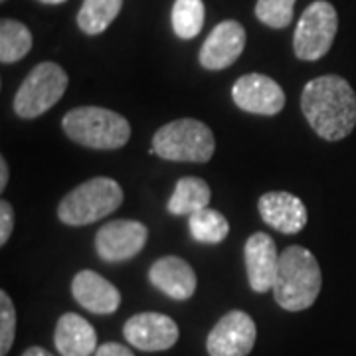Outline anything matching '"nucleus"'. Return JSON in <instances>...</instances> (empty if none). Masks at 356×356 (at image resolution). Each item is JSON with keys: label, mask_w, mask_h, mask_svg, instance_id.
Segmentation results:
<instances>
[{"label": "nucleus", "mask_w": 356, "mask_h": 356, "mask_svg": "<svg viewBox=\"0 0 356 356\" xmlns=\"http://www.w3.org/2000/svg\"><path fill=\"white\" fill-rule=\"evenodd\" d=\"M301 111L321 139H346L356 127L355 89L341 76L315 77L303 88Z\"/></svg>", "instance_id": "obj_1"}, {"label": "nucleus", "mask_w": 356, "mask_h": 356, "mask_svg": "<svg viewBox=\"0 0 356 356\" xmlns=\"http://www.w3.org/2000/svg\"><path fill=\"white\" fill-rule=\"evenodd\" d=\"M323 273L317 257L303 245H289L280 255V269L273 283L275 303L291 313L305 311L317 301Z\"/></svg>", "instance_id": "obj_2"}, {"label": "nucleus", "mask_w": 356, "mask_h": 356, "mask_svg": "<svg viewBox=\"0 0 356 356\" xmlns=\"http://www.w3.org/2000/svg\"><path fill=\"white\" fill-rule=\"evenodd\" d=\"M62 129L67 139L95 151H115L131 139V125L123 115L95 105L76 107L65 113Z\"/></svg>", "instance_id": "obj_3"}, {"label": "nucleus", "mask_w": 356, "mask_h": 356, "mask_svg": "<svg viewBox=\"0 0 356 356\" xmlns=\"http://www.w3.org/2000/svg\"><path fill=\"white\" fill-rule=\"evenodd\" d=\"M216 151L212 129L198 119H177L154 133L153 153L175 163H208Z\"/></svg>", "instance_id": "obj_4"}, {"label": "nucleus", "mask_w": 356, "mask_h": 356, "mask_svg": "<svg viewBox=\"0 0 356 356\" xmlns=\"http://www.w3.org/2000/svg\"><path fill=\"white\" fill-rule=\"evenodd\" d=\"M123 204V188L113 178L95 177L67 192L58 206V218L67 226H88L113 214Z\"/></svg>", "instance_id": "obj_5"}, {"label": "nucleus", "mask_w": 356, "mask_h": 356, "mask_svg": "<svg viewBox=\"0 0 356 356\" xmlns=\"http://www.w3.org/2000/svg\"><path fill=\"white\" fill-rule=\"evenodd\" d=\"M70 77L62 65L42 62L28 76L14 95V113L20 119H36L62 99Z\"/></svg>", "instance_id": "obj_6"}, {"label": "nucleus", "mask_w": 356, "mask_h": 356, "mask_svg": "<svg viewBox=\"0 0 356 356\" xmlns=\"http://www.w3.org/2000/svg\"><path fill=\"white\" fill-rule=\"evenodd\" d=\"M337 30H339V16L334 6L327 0H315L301 14L295 28V36H293L295 56L305 62L321 60L331 50Z\"/></svg>", "instance_id": "obj_7"}, {"label": "nucleus", "mask_w": 356, "mask_h": 356, "mask_svg": "<svg viewBox=\"0 0 356 356\" xmlns=\"http://www.w3.org/2000/svg\"><path fill=\"white\" fill-rule=\"evenodd\" d=\"M149 229L137 220H113L99 228L95 236V250L103 261H127L147 245Z\"/></svg>", "instance_id": "obj_8"}, {"label": "nucleus", "mask_w": 356, "mask_h": 356, "mask_svg": "<svg viewBox=\"0 0 356 356\" xmlns=\"http://www.w3.org/2000/svg\"><path fill=\"white\" fill-rule=\"evenodd\" d=\"M257 337L254 318L243 311H229L208 334L206 348L210 356H248Z\"/></svg>", "instance_id": "obj_9"}, {"label": "nucleus", "mask_w": 356, "mask_h": 356, "mask_svg": "<svg viewBox=\"0 0 356 356\" xmlns=\"http://www.w3.org/2000/svg\"><path fill=\"white\" fill-rule=\"evenodd\" d=\"M232 99L245 113L273 117L285 107V91L264 74H245L232 88Z\"/></svg>", "instance_id": "obj_10"}, {"label": "nucleus", "mask_w": 356, "mask_h": 356, "mask_svg": "<svg viewBox=\"0 0 356 356\" xmlns=\"http://www.w3.org/2000/svg\"><path fill=\"white\" fill-rule=\"evenodd\" d=\"M123 334L135 348L145 353H159L177 344L178 325L163 313H139L127 318Z\"/></svg>", "instance_id": "obj_11"}, {"label": "nucleus", "mask_w": 356, "mask_h": 356, "mask_svg": "<svg viewBox=\"0 0 356 356\" xmlns=\"http://www.w3.org/2000/svg\"><path fill=\"white\" fill-rule=\"evenodd\" d=\"M245 48V30L236 20H224L204 40L198 60L204 70L220 72L234 64Z\"/></svg>", "instance_id": "obj_12"}, {"label": "nucleus", "mask_w": 356, "mask_h": 356, "mask_svg": "<svg viewBox=\"0 0 356 356\" xmlns=\"http://www.w3.org/2000/svg\"><path fill=\"white\" fill-rule=\"evenodd\" d=\"M245 271L250 287L255 293H266L273 289V283L280 269V255L273 238L266 232H255L243 245Z\"/></svg>", "instance_id": "obj_13"}, {"label": "nucleus", "mask_w": 356, "mask_h": 356, "mask_svg": "<svg viewBox=\"0 0 356 356\" xmlns=\"http://www.w3.org/2000/svg\"><path fill=\"white\" fill-rule=\"evenodd\" d=\"M257 210L267 226L281 234H299L309 220L307 206L291 192H266L257 200Z\"/></svg>", "instance_id": "obj_14"}, {"label": "nucleus", "mask_w": 356, "mask_h": 356, "mask_svg": "<svg viewBox=\"0 0 356 356\" xmlns=\"http://www.w3.org/2000/svg\"><path fill=\"white\" fill-rule=\"evenodd\" d=\"M149 281L166 297L175 301H186L196 291V273L188 261L177 255L156 259L149 269Z\"/></svg>", "instance_id": "obj_15"}, {"label": "nucleus", "mask_w": 356, "mask_h": 356, "mask_svg": "<svg viewBox=\"0 0 356 356\" xmlns=\"http://www.w3.org/2000/svg\"><path fill=\"white\" fill-rule=\"evenodd\" d=\"M72 295L79 305L95 315H111L121 305V293L99 273L83 269L72 281Z\"/></svg>", "instance_id": "obj_16"}, {"label": "nucleus", "mask_w": 356, "mask_h": 356, "mask_svg": "<svg viewBox=\"0 0 356 356\" xmlns=\"http://www.w3.org/2000/svg\"><path fill=\"white\" fill-rule=\"evenodd\" d=\"M54 343L62 356H91L97 353V332L77 313H64L58 318Z\"/></svg>", "instance_id": "obj_17"}, {"label": "nucleus", "mask_w": 356, "mask_h": 356, "mask_svg": "<svg viewBox=\"0 0 356 356\" xmlns=\"http://www.w3.org/2000/svg\"><path fill=\"white\" fill-rule=\"evenodd\" d=\"M210 198H212V191L206 180L198 177H184L177 182L166 208L172 216H186V214L192 216L208 208Z\"/></svg>", "instance_id": "obj_18"}, {"label": "nucleus", "mask_w": 356, "mask_h": 356, "mask_svg": "<svg viewBox=\"0 0 356 356\" xmlns=\"http://www.w3.org/2000/svg\"><path fill=\"white\" fill-rule=\"evenodd\" d=\"M123 8V0H83L77 13V26L88 36L105 32Z\"/></svg>", "instance_id": "obj_19"}, {"label": "nucleus", "mask_w": 356, "mask_h": 356, "mask_svg": "<svg viewBox=\"0 0 356 356\" xmlns=\"http://www.w3.org/2000/svg\"><path fill=\"white\" fill-rule=\"evenodd\" d=\"M188 228H191L192 238L196 242L206 243V245H216V243H222L226 240L229 224L222 212H218L214 208H204V210L188 218Z\"/></svg>", "instance_id": "obj_20"}, {"label": "nucleus", "mask_w": 356, "mask_h": 356, "mask_svg": "<svg viewBox=\"0 0 356 356\" xmlns=\"http://www.w3.org/2000/svg\"><path fill=\"white\" fill-rule=\"evenodd\" d=\"M32 50V32L18 20H2L0 24V62H20Z\"/></svg>", "instance_id": "obj_21"}, {"label": "nucleus", "mask_w": 356, "mask_h": 356, "mask_svg": "<svg viewBox=\"0 0 356 356\" xmlns=\"http://www.w3.org/2000/svg\"><path fill=\"white\" fill-rule=\"evenodd\" d=\"M170 22L178 38H196L204 26V2L202 0H175Z\"/></svg>", "instance_id": "obj_22"}, {"label": "nucleus", "mask_w": 356, "mask_h": 356, "mask_svg": "<svg viewBox=\"0 0 356 356\" xmlns=\"http://www.w3.org/2000/svg\"><path fill=\"white\" fill-rule=\"evenodd\" d=\"M297 0H257L255 16L269 28H287L291 24Z\"/></svg>", "instance_id": "obj_23"}, {"label": "nucleus", "mask_w": 356, "mask_h": 356, "mask_svg": "<svg viewBox=\"0 0 356 356\" xmlns=\"http://www.w3.org/2000/svg\"><path fill=\"white\" fill-rule=\"evenodd\" d=\"M16 337V309L6 291H0V356L10 353Z\"/></svg>", "instance_id": "obj_24"}, {"label": "nucleus", "mask_w": 356, "mask_h": 356, "mask_svg": "<svg viewBox=\"0 0 356 356\" xmlns=\"http://www.w3.org/2000/svg\"><path fill=\"white\" fill-rule=\"evenodd\" d=\"M14 229V210L8 200L0 202V245H6Z\"/></svg>", "instance_id": "obj_25"}, {"label": "nucleus", "mask_w": 356, "mask_h": 356, "mask_svg": "<svg viewBox=\"0 0 356 356\" xmlns=\"http://www.w3.org/2000/svg\"><path fill=\"white\" fill-rule=\"evenodd\" d=\"M95 356H135L129 350L125 344L119 343H105L97 348Z\"/></svg>", "instance_id": "obj_26"}, {"label": "nucleus", "mask_w": 356, "mask_h": 356, "mask_svg": "<svg viewBox=\"0 0 356 356\" xmlns=\"http://www.w3.org/2000/svg\"><path fill=\"white\" fill-rule=\"evenodd\" d=\"M8 184V163L4 156H0V191H4Z\"/></svg>", "instance_id": "obj_27"}, {"label": "nucleus", "mask_w": 356, "mask_h": 356, "mask_svg": "<svg viewBox=\"0 0 356 356\" xmlns=\"http://www.w3.org/2000/svg\"><path fill=\"white\" fill-rule=\"evenodd\" d=\"M22 356H54V355L48 353L46 348H42V346H30L28 350H24V355Z\"/></svg>", "instance_id": "obj_28"}, {"label": "nucleus", "mask_w": 356, "mask_h": 356, "mask_svg": "<svg viewBox=\"0 0 356 356\" xmlns=\"http://www.w3.org/2000/svg\"><path fill=\"white\" fill-rule=\"evenodd\" d=\"M40 2H44V4H62L65 0H40Z\"/></svg>", "instance_id": "obj_29"}, {"label": "nucleus", "mask_w": 356, "mask_h": 356, "mask_svg": "<svg viewBox=\"0 0 356 356\" xmlns=\"http://www.w3.org/2000/svg\"><path fill=\"white\" fill-rule=\"evenodd\" d=\"M2 2H6V0H2Z\"/></svg>", "instance_id": "obj_30"}]
</instances>
